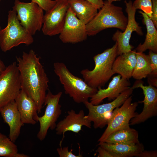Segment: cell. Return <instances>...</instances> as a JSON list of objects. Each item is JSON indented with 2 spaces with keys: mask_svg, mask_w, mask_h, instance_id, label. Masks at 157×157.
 <instances>
[{
  "mask_svg": "<svg viewBox=\"0 0 157 157\" xmlns=\"http://www.w3.org/2000/svg\"><path fill=\"white\" fill-rule=\"evenodd\" d=\"M69 8L67 0H57L52 8L45 11L41 29L44 35L51 36L60 33Z\"/></svg>",
  "mask_w": 157,
  "mask_h": 157,
  "instance_id": "12",
  "label": "cell"
},
{
  "mask_svg": "<svg viewBox=\"0 0 157 157\" xmlns=\"http://www.w3.org/2000/svg\"><path fill=\"white\" fill-rule=\"evenodd\" d=\"M62 94L60 92L54 94L48 90L44 104L46 105L44 113L42 116H38L36 119L40 125L37 137L41 141L44 139L49 129L53 130L56 128V122L62 113L61 106L59 102Z\"/></svg>",
  "mask_w": 157,
  "mask_h": 157,
  "instance_id": "10",
  "label": "cell"
},
{
  "mask_svg": "<svg viewBox=\"0 0 157 157\" xmlns=\"http://www.w3.org/2000/svg\"><path fill=\"white\" fill-rule=\"evenodd\" d=\"M32 36L21 25L13 8L8 12L6 26L0 30V49L5 52L21 44L29 45L34 42Z\"/></svg>",
  "mask_w": 157,
  "mask_h": 157,
  "instance_id": "5",
  "label": "cell"
},
{
  "mask_svg": "<svg viewBox=\"0 0 157 157\" xmlns=\"http://www.w3.org/2000/svg\"><path fill=\"white\" fill-rule=\"evenodd\" d=\"M133 89L130 87L122 92L115 99L109 103L94 105L88 101L84 102L89 113L86 117L93 122L94 129L103 128L107 125L111 115L116 108L120 106L132 94Z\"/></svg>",
  "mask_w": 157,
  "mask_h": 157,
  "instance_id": "6",
  "label": "cell"
},
{
  "mask_svg": "<svg viewBox=\"0 0 157 157\" xmlns=\"http://www.w3.org/2000/svg\"><path fill=\"white\" fill-rule=\"evenodd\" d=\"M136 51L132 50L117 57L112 67L114 74H118L122 77L128 79L132 77L137 61Z\"/></svg>",
  "mask_w": 157,
  "mask_h": 157,
  "instance_id": "19",
  "label": "cell"
},
{
  "mask_svg": "<svg viewBox=\"0 0 157 157\" xmlns=\"http://www.w3.org/2000/svg\"><path fill=\"white\" fill-rule=\"evenodd\" d=\"M69 7L76 17L85 24L89 23L98 13L97 8L86 0H67Z\"/></svg>",
  "mask_w": 157,
  "mask_h": 157,
  "instance_id": "20",
  "label": "cell"
},
{
  "mask_svg": "<svg viewBox=\"0 0 157 157\" xmlns=\"http://www.w3.org/2000/svg\"><path fill=\"white\" fill-rule=\"evenodd\" d=\"M131 85L129 79L118 74L113 77L107 88H98L97 92L90 98V102L93 105H97L100 104L106 98L108 101H113L122 92L129 88Z\"/></svg>",
  "mask_w": 157,
  "mask_h": 157,
  "instance_id": "15",
  "label": "cell"
},
{
  "mask_svg": "<svg viewBox=\"0 0 157 157\" xmlns=\"http://www.w3.org/2000/svg\"><path fill=\"white\" fill-rule=\"evenodd\" d=\"M135 82L131 88H141L143 91L144 98L143 101L138 103L144 104L142 112L136 115L130 121L129 125H134L144 122L148 119L157 115V88L149 84L144 86L140 80Z\"/></svg>",
  "mask_w": 157,
  "mask_h": 157,
  "instance_id": "13",
  "label": "cell"
},
{
  "mask_svg": "<svg viewBox=\"0 0 157 157\" xmlns=\"http://www.w3.org/2000/svg\"><path fill=\"white\" fill-rule=\"evenodd\" d=\"M45 11L52 8L56 3L57 0H31Z\"/></svg>",
  "mask_w": 157,
  "mask_h": 157,
  "instance_id": "29",
  "label": "cell"
},
{
  "mask_svg": "<svg viewBox=\"0 0 157 157\" xmlns=\"http://www.w3.org/2000/svg\"><path fill=\"white\" fill-rule=\"evenodd\" d=\"M150 60L153 71L149 77H157V53L149 50L148 55Z\"/></svg>",
  "mask_w": 157,
  "mask_h": 157,
  "instance_id": "27",
  "label": "cell"
},
{
  "mask_svg": "<svg viewBox=\"0 0 157 157\" xmlns=\"http://www.w3.org/2000/svg\"><path fill=\"white\" fill-rule=\"evenodd\" d=\"M21 119L24 124H35L38 116V108L34 101L22 90L15 100Z\"/></svg>",
  "mask_w": 157,
  "mask_h": 157,
  "instance_id": "18",
  "label": "cell"
},
{
  "mask_svg": "<svg viewBox=\"0 0 157 157\" xmlns=\"http://www.w3.org/2000/svg\"><path fill=\"white\" fill-rule=\"evenodd\" d=\"M6 67L4 63L0 58V74L5 69Z\"/></svg>",
  "mask_w": 157,
  "mask_h": 157,
  "instance_id": "35",
  "label": "cell"
},
{
  "mask_svg": "<svg viewBox=\"0 0 157 157\" xmlns=\"http://www.w3.org/2000/svg\"><path fill=\"white\" fill-rule=\"evenodd\" d=\"M128 18L122 8L104 1L103 6L94 18L86 25L88 36H94L110 28H116L123 31L128 23Z\"/></svg>",
  "mask_w": 157,
  "mask_h": 157,
  "instance_id": "3",
  "label": "cell"
},
{
  "mask_svg": "<svg viewBox=\"0 0 157 157\" xmlns=\"http://www.w3.org/2000/svg\"><path fill=\"white\" fill-rule=\"evenodd\" d=\"M1 26H0V30H1Z\"/></svg>",
  "mask_w": 157,
  "mask_h": 157,
  "instance_id": "37",
  "label": "cell"
},
{
  "mask_svg": "<svg viewBox=\"0 0 157 157\" xmlns=\"http://www.w3.org/2000/svg\"><path fill=\"white\" fill-rule=\"evenodd\" d=\"M121 0H107L108 2L109 3H112L113 2L116 1H119Z\"/></svg>",
  "mask_w": 157,
  "mask_h": 157,
  "instance_id": "36",
  "label": "cell"
},
{
  "mask_svg": "<svg viewBox=\"0 0 157 157\" xmlns=\"http://www.w3.org/2000/svg\"><path fill=\"white\" fill-rule=\"evenodd\" d=\"M132 96L131 95L120 107L114 109L108 120L107 127L98 142H103L114 132L129 126L130 120L138 113L135 111L138 103H132Z\"/></svg>",
  "mask_w": 157,
  "mask_h": 157,
  "instance_id": "8",
  "label": "cell"
},
{
  "mask_svg": "<svg viewBox=\"0 0 157 157\" xmlns=\"http://www.w3.org/2000/svg\"><path fill=\"white\" fill-rule=\"evenodd\" d=\"M148 81L149 84L157 88V77H148Z\"/></svg>",
  "mask_w": 157,
  "mask_h": 157,
  "instance_id": "34",
  "label": "cell"
},
{
  "mask_svg": "<svg viewBox=\"0 0 157 157\" xmlns=\"http://www.w3.org/2000/svg\"><path fill=\"white\" fill-rule=\"evenodd\" d=\"M13 8L17 12L21 25L32 35L42 29L43 10L36 3L24 2L15 0Z\"/></svg>",
  "mask_w": 157,
  "mask_h": 157,
  "instance_id": "7",
  "label": "cell"
},
{
  "mask_svg": "<svg viewBox=\"0 0 157 157\" xmlns=\"http://www.w3.org/2000/svg\"><path fill=\"white\" fill-rule=\"evenodd\" d=\"M117 52V43L116 42L111 48L94 56L95 66L92 70L85 69L81 71L83 80L89 86L97 89L104 86L114 74L112 67Z\"/></svg>",
  "mask_w": 157,
  "mask_h": 157,
  "instance_id": "2",
  "label": "cell"
},
{
  "mask_svg": "<svg viewBox=\"0 0 157 157\" xmlns=\"http://www.w3.org/2000/svg\"><path fill=\"white\" fill-rule=\"evenodd\" d=\"M89 1L95 6L98 10H99L103 6L104 1L103 0H86Z\"/></svg>",
  "mask_w": 157,
  "mask_h": 157,
  "instance_id": "33",
  "label": "cell"
},
{
  "mask_svg": "<svg viewBox=\"0 0 157 157\" xmlns=\"http://www.w3.org/2000/svg\"><path fill=\"white\" fill-rule=\"evenodd\" d=\"M135 53L137 61L132 77L137 80H141L150 75L153 69L148 55L136 51Z\"/></svg>",
  "mask_w": 157,
  "mask_h": 157,
  "instance_id": "24",
  "label": "cell"
},
{
  "mask_svg": "<svg viewBox=\"0 0 157 157\" xmlns=\"http://www.w3.org/2000/svg\"><path fill=\"white\" fill-rule=\"evenodd\" d=\"M0 113L4 122L9 126V138L13 142H15L20 134L21 127L24 124L15 101L1 108Z\"/></svg>",
  "mask_w": 157,
  "mask_h": 157,
  "instance_id": "17",
  "label": "cell"
},
{
  "mask_svg": "<svg viewBox=\"0 0 157 157\" xmlns=\"http://www.w3.org/2000/svg\"><path fill=\"white\" fill-rule=\"evenodd\" d=\"M21 90L19 72L17 63L14 62L0 74V110L15 101Z\"/></svg>",
  "mask_w": 157,
  "mask_h": 157,
  "instance_id": "9",
  "label": "cell"
},
{
  "mask_svg": "<svg viewBox=\"0 0 157 157\" xmlns=\"http://www.w3.org/2000/svg\"><path fill=\"white\" fill-rule=\"evenodd\" d=\"M103 142L113 144H135L140 143L138 134L130 126L117 130L111 133Z\"/></svg>",
  "mask_w": 157,
  "mask_h": 157,
  "instance_id": "23",
  "label": "cell"
},
{
  "mask_svg": "<svg viewBox=\"0 0 157 157\" xmlns=\"http://www.w3.org/2000/svg\"><path fill=\"white\" fill-rule=\"evenodd\" d=\"M1 0H0V2L1 1Z\"/></svg>",
  "mask_w": 157,
  "mask_h": 157,
  "instance_id": "38",
  "label": "cell"
},
{
  "mask_svg": "<svg viewBox=\"0 0 157 157\" xmlns=\"http://www.w3.org/2000/svg\"><path fill=\"white\" fill-rule=\"evenodd\" d=\"M54 71L63 85L65 92L77 103H84L95 94L98 89L89 86L81 78L74 75L63 62L53 64Z\"/></svg>",
  "mask_w": 157,
  "mask_h": 157,
  "instance_id": "4",
  "label": "cell"
},
{
  "mask_svg": "<svg viewBox=\"0 0 157 157\" xmlns=\"http://www.w3.org/2000/svg\"><path fill=\"white\" fill-rule=\"evenodd\" d=\"M91 122L85 115L84 111L81 110L78 113L73 109L67 112V115L56 124L55 128L58 135L63 134L67 131L78 133L83 126L91 128Z\"/></svg>",
  "mask_w": 157,
  "mask_h": 157,
  "instance_id": "16",
  "label": "cell"
},
{
  "mask_svg": "<svg viewBox=\"0 0 157 157\" xmlns=\"http://www.w3.org/2000/svg\"><path fill=\"white\" fill-rule=\"evenodd\" d=\"M152 14L151 18L156 27L157 28V0H152Z\"/></svg>",
  "mask_w": 157,
  "mask_h": 157,
  "instance_id": "30",
  "label": "cell"
},
{
  "mask_svg": "<svg viewBox=\"0 0 157 157\" xmlns=\"http://www.w3.org/2000/svg\"><path fill=\"white\" fill-rule=\"evenodd\" d=\"M64 138H63L62 140L60 143V147L57 149V151L60 157H82L81 154H79L78 155H76L74 154L72 152V149L70 151L68 150V147H62V143Z\"/></svg>",
  "mask_w": 157,
  "mask_h": 157,
  "instance_id": "28",
  "label": "cell"
},
{
  "mask_svg": "<svg viewBox=\"0 0 157 157\" xmlns=\"http://www.w3.org/2000/svg\"><path fill=\"white\" fill-rule=\"evenodd\" d=\"M97 151L98 153V157H114L112 154L100 146Z\"/></svg>",
  "mask_w": 157,
  "mask_h": 157,
  "instance_id": "32",
  "label": "cell"
},
{
  "mask_svg": "<svg viewBox=\"0 0 157 157\" xmlns=\"http://www.w3.org/2000/svg\"><path fill=\"white\" fill-rule=\"evenodd\" d=\"M17 145L5 135L0 133V156L16 157Z\"/></svg>",
  "mask_w": 157,
  "mask_h": 157,
  "instance_id": "25",
  "label": "cell"
},
{
  "mask_svg": "<svg viewBox=\"0 0 157 157\" xmlns=\"http://www.w3.org/2000/svg\"><path fill=\"white\" fill-rule=\"evenodd\" d=\"M59 38L65 43L75 44L85 40L88 36L86 25L79 20L69 7Z\"/></svg>",
  "mask_w": 157,
  "mask_h": 157,
  "instance_id": "14",
  "label": "cell"
},
{
  "mask_svg": "<svg viewBox=\"0 0 157 157\" xmlns=\"http://www.w3.org/2000/svg\"><path fill=\"white\" fill-rule=\"evenodd\" d=\"M125 11L128 15V23L123 32L117 30L113 35V40L117 43V56L123 53L130 51L134 47L130 44L132 33L135 32L138 35L143 34L142 27L139 26L135 19L136 10L132 5V1H124Z\"/></svg>",
  "mask_w": 157,
  "mask_h": 157,
  "instance_id": "11",
  "label": "cell"
},
{
  "mask_svg": "<svg viewBox=\"0 0 157 157\" xmlns=\"http://www.w3.org/2000/svg\"><path fill=\"white\" fill-rule=\"evenodd\" d=\"M139 13L143 17V22L146 27L147 33L144 42L140 43L136 49V52L143 53L146 50H151L157 53V31L150 17L140 10Z\"/></svg>",
  "mask_w": 157,
  "mask_h": 157,
  "instance_id": "21",
  "label": "cell"
},
{
  "mask_svg": "<svg viewBox=\"0 0 157 157\" xmlns=\"http://www.w3.org/2000/svg\"><path fill=\"white\" fill-rule=\"evenodd\" d=\"M16 59L21 90L34 101L39 113L49 90V78L39 58L33 50L28 53L23 52L22 56L16 57Z\"/></svg>",
  "mask_w": 157,
  "mask_h": 157,
  "instance_id": "1",
  "label": "cell"
},
{
  "mask_svg": "<svg viewBox=\"0 0 157 157\" xmlns=\"http://www.w3.org/2000/svg\"><path fill=\"white\" fill-rule=\"evenodd\" d=\"M133 7L136 10L140 9L151 18L152 14V0H135L133 3Z\"/></svg>",
  "mask_w": 157,
  "mask_h": 157,
  "instance_id": "26",
  "label": "cell"
},
{
  "mask_svg": "<svg viewBox=\"0 0 157 157\" xmlns=\"http://www.w3.org/2000/svg\"><path fill=\"white\" fill-rule=\"evenodd\" d=\"M135 157H157L156 150L144 151L138 154Z\"/></svg>",
  "mask_w": 157,
  "mask_h": 157,
  "instance_id": "31",
  "label": "cell"
},
{
  "mask_svg": "<svg viewBox=\"0 0 157 157\" xmlns=\"http://www.w3.org/2000/svg\"><path fill=\"white\" fill-rule=\"evenodd\" d=\"M98 145L111 153L114 157H135L138 154L144 150V145L140 142L130 145L100 142Z\"/></svg>",
  "mask_w": 157,
  "mask_h": 157,
  "instance_id": "22",
  "label": "cell"
}]
</instances>
